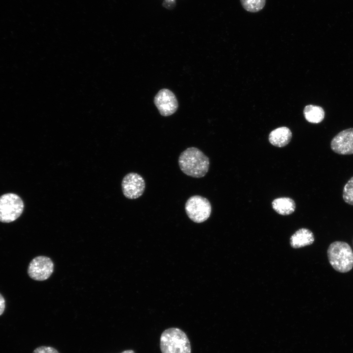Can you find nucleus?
Returning <instances> with one entry per match:
<instances>
[{"label": "nucleus", "instance_id": "6", "mask_svg": "<svg viewBox=\"0 0 353 353\" xmlns=\"http://www.w3.org/2000/svg\"><path fill=\"white\" fill-rule=\"evenodd\" d=\"M54 265L48 257L38 256L34 258L30 262L27 273L32 279L43 281L47 279L53 271Z\"/></svg>", "mask_w": 353, "mask_h": 353}, {"label": "nucleus", "instance_id": "5", "mask_svg": "<svg viewBox=\"0 0 353 353\" xmlns=\"http://www.w3.org/2000/svg\"><path fill=\"white\" fill-rule=\"evenodd\" d=\"M185 210L187 216L192 221L201 223L209 217L212 207L210 202L206 198L194 195L187 200Z\"/></svg>", "mask_w": 353, "mask_h": 353}, {"label": "nucleus", "instance_id": "15", "mask_svg": "<svg viewBox=\"0 0 353 353\" xmlns=\"http://www.w3.org/2000/svg\"><path fill=\"white\" fill-rule=\"evenodd\" d=\"M342 197L345 202L353 205V176L344 185Z\"/></svg>", "mask_w": 353, "mask_h": 353}, {"label": "nucleus", "instance_id": "11", "mask_svg": "<svg viewBox=\"0 0 353 353\" xmlns=\"http://www.w3.org/2000/svg\"><path fill=\"white\" fill-rule=\"evenodd\" d=\"M314 241V234L309 229L302 228L297 230L290 238V245L300 248L311 245Z\"/></svg>", "mask_w": 353, "mask_h": 353}, {"label": "nucleus", "instance_id": "1", "mask_svg": "<svg viewBox=\"0 0 353 353\" xmlns=\"http://www.w3.org/2000/svg\"><path fill=\"white\" fill-rule=\"evenodd\" d=\"M178 162L184 174L195 178L204 176L209 167V158L195 147H190L183 151L179 155Z\"/></svg>", "mask_w": 353, "mask_h": 353}, {"label": "nucleus", "instance_id": "2", "mask_svg": "<svg viewBox=\"0 0 353 353\" xmlns=\"http://www.w3.org/2000/svg\"><path fill=\"white\" fill-rule=\"evenodd\" d=\"M162 353H191L190 341L186 333L179 328L165 329L160 338Z\"/></svg>", "mask_w": 353, "mask_h": 353}, {"label": "nucleus", "instance_id": "12", "mask_svg": "<svg viewBox=\"0 0 353 353\" xmlns=\"http://www.w3.org/2000/svg\"><path fill=\"white\" fill-rule=\"evenodd\" d=\"M273 209L281 215H288L295 210L296 204L294 201L288 197L278 198L275 199L272 203Z\"/></svg>", "mask_w": 353, "mask_h": 353}, {"label": "nucleus", "instance_id": "7", "mask_svg": "<svg viewBox=\"0 0 353 353\" xmlns=\"http://www.w3.org/2000/svg\"><path fill=\"white\" fill-rule=\"evenodd\" d=\"M123 193L126 198L136 199L144 192L146 184L143 177L136 173H129L123 178L121 183Z\"/></svg>", "mask_w": 353, "mask_h": 353}, {"label": "nucleus", "instance_id": "14", "mask_svg": "<svg viewBox=\"0 0 353 353\" xmlns=\"http://www.w3.org/2000/svg\"><path fill=\"white\" fill-rule=\"evenodd\" d=\"M243 8L247 11L256 13L263 9L266 0H240Z\"/></svg>", "mask_w": 353, "mask_h": 353}, {"label": "nucleus", "instance_id": "13", "mask_svg": "<svg viewBox=\"0 0 353 353\" xmlns=\"http://www.w3.org/2000/svg\"><path fill=\"white\" fill-rule=\"evenodd\" d=\"M303 115L308 122L318 124L323 120L325 111L323 108L319 106L310 104L305 106Z\"/></svg>", "mask_w": 353, "mask_h": 353}, {"label": "nucleus", "instance_id": "16", "mask_svg": "<svg viewBox=\"0 0 353 353\" xmlns=\"http://www.w3.org/2000/svg\"><path fill=\"white\" fill-rule=\"evenodd\" d=\"M32 353H59L55 348L46 346H39L34 350Z\"/></svg>", "mask_w": 353, "mask_h": 353}, {"label": "nucleus", "instance_id": "9", "mask_svg": "<svg viewBox=\"0 0 353 353\" xmlns=\"http://www.w3.org/2000/svg\"><path fill=\"white\" fill-rule=\"evenodd\" d=\"M330 148L339 154H353V128L344 129L334 136L330 142Z\"/></svg>", "mask_w": 353, "mask_h": 353}, {"label": "nucleus", "instance_id": "3", "mask_svg": "<svg viewBox=\"0 0 353 353\" xmlns=\"http://www.w3.org/2000/svg\"><path fill=\"white\" fill-rule=\"evenodd\" d=\"M327 254L330 264L336 271L345 273L353 268V251L346 242L332 243L328 248Z\"/></svg>", "mask_w": 353, "mask_h": 353}, {"label": "nucleus", "instance_id": "10", "mask_svg": "<svg viewBox=\"0 0 353 353\" xmlns=\"http://www.w3.org/2000/svg\"><path fill=\"white\" fill-rule=\"evenodd\" d=\"M292 136V132L289 128L286 126L279 127L270 132L269 141L274 146L283 147L290 142Z\"/></svg>", "mask_w": 353, "mask_h": 353}, {"label": "nucleus", "instance_id": "19", "mask_svg": "<svg viewBox=\"0 0 353 353\" xmlns=\"http://www.w3.org/2000/svg\"><path fill=\"white\" fill-rule=\"evenodd\" d=\"M173 2H175V0H165V3H166V2H167V3H173Z\"/></svg>", "mask_w": 353, "mask_h": 353}, {"label": "nucleus", "instance_id": "18", "mask_svg": "<svg viewBox=\"0 0 353 353\" xmlns=\"http://www.w3.org/2000/svg\"><path fill=\"white\" fill-rule=\"evenodd\" d=\"M121 353H135L134 352V351H133L132 350H127L124 351Z\"/></svg>", "mask_w": 353, "mask_h": 353}, {"label": "nucleus", "instance_id": "4", "mask_svg": "<svg viewBox=\"0 0 353 353\" xmlns=\"http://www.w3.org/2000/svg\"><path fill=\"white\" fill-rule=\"evenodd\" d=\"M24 203L18 195L8 193L0 196V222L8 223L17 220L22 214Z\"/></svg>", "mask_w": 353, "mask_h": 353}, {"label": "nucleus", "instance_id": "17", "mask_svg": "<svg viewBox=\"0 0 353 353\" xmlns=\"http://www.w3.org/2000/svg\"><path fill=\"white\" fill-rule=\"evenodd\" d=\"M5 300L3 296L0 294V316L3 313L5 309Z\"/></svg>", "mask_w": 353, "mask_h": 353}, {"label": "nucleus", "instance_id": "8", "mask_svg": "<svg viewBox=\"0 0 353 353\" xmlns=\"http://www.w3.org/2000/svg\"><path fill=\"white\" fill-rule=\"evenodd\" d=\"M154 103L160 114L163 116L172 115L178 108V102L175 94L167 89L159 91L154 98Z\"/></svg>", "mask_w": 353, "mask_h": 353}]
</instances>
